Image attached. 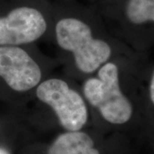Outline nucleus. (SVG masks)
<instances>
[{
    "label": "nucleus",
    "instance_id": "obj_7",
    "mask_svg": "<svg viewBox=\"0 0 154 154\" xmlns=\"http://www.w3.org/2000/svg\"><path fill=\"white\" fill-rule=\"evenodd\" d=\"M124 16L128 23L134 28L150 24L154 27V0H128Z\"/></svg>",
    "mask_w": 154,
    "mask_h": 154
},
{
    "label": "nucleus",
    "instance_id": "obj_6",
    "mask_svg": "<svg viewBox=\"0 0 154 154\" xmlns=\"http://www.w3.org/2000/svg\"><path fill=\"white\" fill-rule=\"evenodd\" d=\"M45 154H100L94 138L83 130L64 131L50 144Z\"/></svg>",
    "mask_w": 154,
    "mask_h": 154
},
{
    "label": "nucleus",
    "instance_id": "obj_9",
    "mask_svg": "<svg viewBox=\"0 0 154 154\" xmlns=\"http://www.w3.org/2000/svg\"><path fill=\"white\" fill-rule=\"evenodd\" d=\"M0 154H11V152H10L7 149L0 147Z\"/></svg>",
    "mask_w": 154,
    "mask_h": 154
},
{
    "label": "nucleus",
    "instance_id": "obj_3",
    "mask_svg": "<svg viewBox=\"0 0 154 154\" xmlns=\"http://www.w3.org/2000/svg\"><path fill=\"white\" fill-rule=\"evenodd\" d=\"M33 98L51 110L64 131L82 130L90 119L91 110L81 88L67 76L45 78Z\"/></svg>",
    "mask_w": 154,
    "mask_h": 154
},
{
    "label": "nucleus",
    "instance_id": "obj_10",
    "mask_svg": "<svg viewBox=\"0 0 154 154\" xmlns=\"http://www.w3.org/2000/svg\"><path fill=\"white\" fill-rule=\"evenodd\" d=\"M152 135H154V132L152 133ZM153 140H154V139H153Z\"/></svg>",
    "mask_w": 154,
    "mask_h": 154
},
{
    "label": "nucleus",
    "instance_id": "obj_4",
    "mask_svg": "<svg viewBox=\"0 0 154 154\" xmlns=\"http://www.w3.org/2000/svg\"><path fill=\"white\" fill-rule=\"evenodd\" d=\"M33 45H0V79L14 94L33 99L38 84L50 75L51 63Z\"/></svg>",
    "mask_w": 154,
    "mask_h": 154
},
{
    "label": "nucleus",
    "instance_id": "obj_8",
    "mask_svg": "<svg viewBox=\"0 0 154 154\" xmlns=\"http://www.w3.org/2000/svg\"><path fill=\"white\" fill-rule=\"evenodd\" d=\"M145 116H148L154 123V68L152 70L147 82V86L143 93Z\"/></svg>",
    "mask_w": 154,
    "mask_h": 154
},
{
    "label": "nucleus",
    "instance_id": "obj_5",
    "mask_svg": "<svg viewBox=\"0 0 154 154\" xmlns=\"http://www.w3.org/2000/svg\"><path fill=\"white\" fill-rule=\"evenodd\" d=\"M51 28V22L38 8L19 6L0 17V45H34L46 38Z\"/></svg>",
    "mask_w": 154,
    "mask_h": 154
},
{
    "label": "nucleus",
    "instance_id": "obj_2",
    "mask_svg": "<svg viewBox=\"0 0 154 154\" xmlns=\"http://www.w3.org/2000/svg\"><path fill=\"white\" fill-rule=\"evenodd\" d=\"M134 57H121L107 62L93 75L82 81L81 91L91 113L115 128L133 125L144 111L143 98L130 91Z\"/></svg>",
    "mask_w": 154,
    "mask_h": 154
},
{
    "label": "nucleus",
    "instance_id": "obj_1",
    "mask_svg": "<svg viewBox=\"0 0 154 154\" xmlns=\"http://www.w3.org/2000/svg\"><path fill=\"white\" fill-rule=\"evenodd\" d=\"M51 38L58 51L66 76L83 81L114 58L134 57L132 51L78 17L58 18L51 28Z\"/></svg>",
    "mask_w": 154,
    "mask_h": 154
}]
</instances>
